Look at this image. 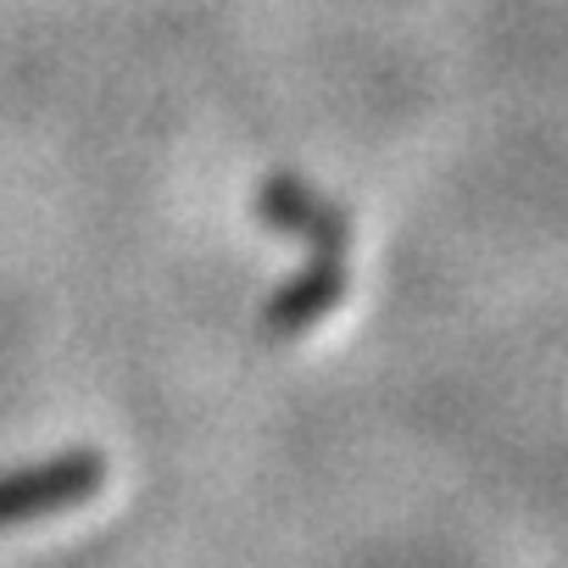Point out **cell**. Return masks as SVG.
<instances>
[{
  "label": "cell",
  "mask_w": 568,
  "mask_h": 568,
  "mask_svg": "<svg viewBox=\"0 0 568 568\" xmlns=\"http://www.w3.org/2000/svg\"><path fill=\"white\" fill-rule=\"evenodd\" d=\"M112 468L101 452L79 446V452H57L45 463H29V468H12L0 474V529H23V524H45V518H62L84 501H95L106 490Z\"/></svg>",
  "instance_id": "cell-1"
},
{
  "label": "cell",
  "mask_w": 568,
  "mask_h": 568,
  "mask_svg": "<svg viewBox=\"0 0 568 568\" xmlns=\"http://www.w3.org/2000/svg\"><path fill=\"white\" fill-rule=\"evenodd\" d=\"M256 217L278 234H296L307 240L313 251H352V212L335 206L318 184L296 179V173H273L262 190H256Z\"/></svg>",
  "instance_id": "cell-2"
},
{
  "label": "cell",
  "mask_w": 568,
  "mask_h": 568,
  "mask_svg": "<svg viewBox=\"0 0 568 568\" xmlns=\"http://www.w3.org/2000/svg\"><path fill=\"white\" fill-rule=\"evenodd\" d=\"M346 302V256L341 251H313V262L278 284L262 307V335L267 341H302L307 329H318L335 307Z\"/></svg>",
  "instance_id": "cell-3"
}]
</instances>
